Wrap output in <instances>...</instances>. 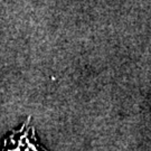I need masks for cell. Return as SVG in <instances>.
<instances>
[{"mask_svg":"<svg viewBox=\"0 0 151 151\" xmlns=\"http://www.w3.org/2000/svg\"><path fill=\"white\" fill-rule=\"evenodd\" d=\"M26 125V123H25ZM34 128H28L27 130H25V131H22V128L20 130L22 131H19V132H16L17 133V137L15 135V133H11V135L9 138H7L8 139V143L12 147H8L5 145V149H2V151H45L42 149V147H38V145L36 143V138H35V133L32 134V137L29 138V134H30V132L32 131Z\"/></svg>","mask_w":151,"mask_h":151,"instance_id":"cell-1","label":"cell"}]
</instances>
